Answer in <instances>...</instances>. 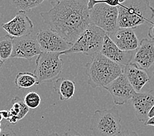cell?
<instances>
[{
    "label": "cell",
    "instance_id": "obj_8",
    "mask_svg": "<svg viewBox=\"0 0 154 136\" xmlns=\"http://www.w3.org/2000/svg\"><path fill=\"white\" fill-rule=\"evenodd\" d=\"M35 39L43 53H62L72 45L49 28L39 30Z\"/></svg>",
    "mask_w": 154,
    "mask_h": 136
},
{
    "label": "cell",
    "instance_id": "obj_26",
    "mask_svg": "<svg viewBox=\"0 0 154 136\" xmlns=\"http://www.w3.org/2000/svg\"><path fill=\"white\" fill-rule=\"evenodd\" d=\"M62 136H83L79 134L78 131L74 130H68L66 132H64Z\"/></svg>",
    "mask_w": 154,
    "mask_h": 136
},
{
    "label": "cell",
    "instance_id": "obj_4",
    "mask_svg": "<svg viewBox=\"0 0 154 136\" xmlns=\"http://www.w3.org/2000/svg\"><path fill=\"white\" fill-rule=\"evenodd\" d=\"M121 120L116 106L109 109H98L91 119L90 130L94 136H117L122 132Z\"/></svg>",
    "mask_w": 154,
    "mask_h": 136
},
{
    "label": "cell",
    "instance_id": "obj_18",
    "mask_svg": "<svg viewBox=\"0 0 154 136\" xmlns=\"http://www.w3.org/2000/svg\"><path fill=\"white\" fill-rule=\"evenodd\" d=\"M11 104L12 105V107L9 110V116L7 120L10 123L15 124L26 116L30 109L25 104L24 100H21L19 96L13 98Z\"/></svg>",
    "mask_w": 154,
    "mask_h": 136
},
{
    "label": "cell",
    "instance_id": "obj_33",
    "mask_svg": "<svg viewBox=\"0 0 154 136\" xmlns=\"http://www.w3.org/2000/svg\"><path fill=\"white\" fill-rule=\"evenodd\" d=\"M119 1V3H123V2H125L126 1V0H118Z\"/></svg>",
    "mask_w": 154,
    "mask_h": 136
},
{
    "label": "cell",
    "instance_id": "obj_25",
    "mask_svg": "<svg viewBox=\"0 0 154 136\" xmlns=\"http://www.w3.org/2000/svg\"><path fill=\"white\" fill-rule=\"evenodd\" d=\"M117 136H141V135H138L137 132H135L134 131L127 130V131H122Z\"/></svg>",
    "mask_w": 154,
    "mask_h": 136
},
{
    "label": "cell",
    "instance_id": "obj_12",
    "mask_svg": "<svg viewBox=\"0 0 154 136\" xmlns=\"http://www.w3.org/2000/svg\"><path fill=\"white\" fill-rule=\"evenodd\" d=\"M100 53L122 66H125L131 63L134 56V51H125L120 49L107 34L104 36Z\"/></svg>",
    "mask_w": 154,
    "mask_h": 136
},
{
    "label": "cell",
    "instance_id": "obj_31",
    "mask_svg": "<svg viewBox=\"0 0 154 136\" xmlns=\"http://www.w3.org/2000/svg\"><path fill=\"white\" fill-rule=\"evenodd\" d=\"M48 136H59V135L56 133V132H53V133L49 134Z\"/></svg>",
    "mask_w": 154,
    "mask_h": 136
},
{
    "label": "cell",
    "instance_id": "obj_13",
    "mask_svg": "<svg viewBox=\"0 0 154 136\" xmlns=\"http://www.w3.org/2000/svg\"><path fill=\"white\" fill-rule=\"evenodd\" d=\"M135 115L139 122L145 123L148 119V114L154 105V90L146 92H136L132 98Z\"/></svg>",
    "mask_w": 154,
    "mask_h": 136
},
{
    "label": "cell",
    "instance_id": "obj_11",
    "mask_svg": "<svg viewBox=\"0 0 154 136\" xmlns=\"http://www.w3.org/2000/svg\"><path fill=\"white\" fill-rule=\"evenodd\" d=\"M25 11H19L13 19L2 24L7 34L13 38H21L30 35L34 30V24Z\"/></svg>",
    "mask_w": 154,
    "mask_h": 136
},
{
    "label": "cell",
    "instance_id": "obj_23",
    "mask_svg": "<svg viewBox=\"0 0 154 136\" xmlns=\"http://www.w3.org/2000/svg\"><path fill=\"white\" fill-rule=\"evenodd\" d=\"M98 3H106V4L113 7H117L120 4L118 0H88V9L91 10Z\"/></svg>",
    "mask_w": 154,
    "mask_h": 136
},
{
    "label": "cell",
    "instance_id": "obj_34",
    "mask_svg": "<svg viewBox=\"0 0 154 136\" xmlns=\"http://www.w3.org/2000/svg\"><path fill=\"white\" fill-rule=\"evenodd\" d=\"M153 76H154V70H153Z\"/></svg>",
    "mask_w": 154,
    "mask_h": 136
},
{
    "label": "cell",
    "instance_id": "obj_19",
    "mask_svg": "<svg viewBox=\"0 0 154 136\" xmlns=\"http://www.w3.org/2000/svg\"><path fill=\"white\" fill-rule=\"evenodd\" d=\"M14 84L18 89H29L35 84H38V79L34 73L19 72L15 77Z\"/></svg>",
    "mask_w": 154,
    "mask_h": 136
},
{
    "label": "cell",
    "instance_id": "obj_16",
    "mask_svg": "<svg viewBox=\"0 0 154 136\" xmlns=\"http://www.w3.org/2000/svg\"><path fill=\"white\" fill-rule=\"evenodd\" d=\"M134 61L140 68L148 69L154 64V45L153 41L148 39H142L137 52Z\"/></svg>",
    "mask_w": 154,
    "mask_h": 136
},
{
    "label": "cell",
    "instance_id": "obj_10",
    "mask_svg": "<svg viewBox=\"0 0 154 136\" xmlns=\"http://www.w3.org/2000/svg\"><path fill=\"white\" fill-rule=\"evenodd\" d=\"M42 53L35 37L30 35L13 38V49L11 58L31 60Z\"/></svg>",
    "mask_w": 154,
    "mask_h": 136
},
{
    "label": "cell",
    "instance_id": "obj_2",
    "mask_svg": "<svg viewBox=\"0 0 154 136\" xmlns=\"http://www.w3.org/2000/svg\"><path fill=\"white\" fill-rule=\"evenodd\" d=\"M123 68L100 53H97L85 65L87 83L93 89L107 86L123 73Z\"/></svg>",
    "mask_w": 154,
    "mask_h": 136
},
{
    "label": "cell",
    "instance_id": "obj_7",
    "mask_svg": "<svg viewBox=\"0 0 154 136\" xmlns=\"http://www.w3.org/2000/svg\"><path fill=\"white\" fill-rule=\"evenodd\" d=\"M91 24L103 30L109 35L118 28L117 7L108 5L106 3H98L89 10Z\"/></svg>",
    "mask_w": 154,
    "mask_h": 136
},
{
    "label": "cell",
    "instance_id": "obj_29",
    "mask_svg": "<svg viewBox=\"0 0 154 136\" xmlns=\"http://www.w3.org/2000/svg\"><path fill=\"white\" fill-rule=\"evenodd\" d=\"M154 116V105L152 106V107L150 109L149 111L148 114V119L150 118H152V117Z\"/></svg>",
    "mask_w": 154,
    "mask_h": 136
},
{
    "label": "cell",
    "instance_id": "obj_30",
    "mask_svg": "<svg viewBox=\"0 0 154 136\" xmlns=\"http://www.w3.org/2000/svg\"><path fill=\"white\" fill-rule=\"evenodd\" d=\"M5 62L2 60L1 59V58H0V71L2 70V69L3 68V66H4Z\"/></svg>",
    "mask_w": 154,
    "mask_h": 136
},
{
    "label": "cell",
    "instance_id": "obj_9",
    "mask_svg": "<svg viewBox=\"0 0 154 136\" xmlns=\"http://www.w3.org/2000/svg\"><path fill=\"white\" fill-rule=\"evenodd\" d=\"M103 88L110 94L113 103L117 105L125 104L137 92L123 73Z\"/></svg>",
    "mask_w": 154,
    "mask_h": 136
},
{
    "label": "cell",
    "instance_id": "obj_14",
    "mask_svg": "<svg viewBox=\"0 0 154 136\" xmlns=\"http://www.w3.org/2000/svg\"><path fill=\"white\" fill-rule=\"evenodd\" d=\"M120 49L125 51H134L138 49V37L132 28H118L112 34L108 35Z\"/></svg>",
    "mask_w": 154,
    "mask_h": 136
},
{
    "label": "cell",
    "instance_id": "obj_17",
    "mask_svg": "<svg viewBox=\"0 0 154 136\" xmlns=\"http://www.w3.org/2000/svg\"><path fill=\"white\" fill-rule=\"evenodd\" d=\"M54 90L59 95L60 101H66L71 99L75 94V83L72 80L58 78L54 83Z\"/></svg>",
    "mask_w": 154,
    "mask_h": 136
},
{
    "label": "cell",
    "instance_id": "obj_3",
    "mask_svg": "<svg viewBox=\"0 0 154 136\" xmlns=\"http://www.w3.org/2000/svg\"><path fill=\"white\" fill-rule=\"evenodd\" d=\"M117 24L120 28L135 29L154 18V8L149 0H126L117 6Z\"/></svg>",
    "mask_w": 154,
    "mask_h": 136
},
{
    "label": "cell",
    "instance_id": "obj_35",
    "mask_svg": "<svg viewBox=\"0 0 154 136\" xmlns=\"http://www.w3.org/2000/svg\"><path fill=\"white\" fill-rule=\"evenodd\" d=\"M153 45H154V41H153Z\"/></svg>",
    "mask_w": 154,
    "mask_h": 136
},
{
    "label": "cell",
    "instance_id": "obj_21",
    "mask_svg": "<svg viewBox=\"0 0 154 136\" xmlns=\"http://www.w3.org/2000/svg\"><path fill=\"white\" fill-rule=\"evenodd\" d=\"M45 1L47 0H10L14 8L18 11H23L25 12L30 11Z\"/></svg>",
    "mask_w": 154,
    "mask_h": 136
},
{
    "label": "cell",
    "instance_id": "obj_15",
    "mask_svg": "<svg viewBox=\"0 0 154 136\" xmlns=\"http://www.w3.org/2000/svg\"><path fill=\"white\" fill-rule=\"evenodd\" d=\"M123 73L137 92H140L150 80L146 69L140 68L136 63L131 62L124 66Z\"/></svg>",
    "mask_w": 154,
    "mask_h": 136
},
{
    "label": "cell",
    "instance_id": "obj_22",
    "mask_svg": "<svg viewBox=\"0 0 154 136\" xmlns=\"http://www.w3.org/2000/svg\"><path fill=\"white\" fill-rule=\"evenodd\" d=\"M41 98L35 92H30L25 95L24 101L29 109H36L41 104Z\"/></svg>",
    "mask_w": 154,
    "mask_h": 136
},
{
    "label": "cell",
    "instance_id": "obj_27",
    "mask_svg": "<svg viewBox=\"0 0 154 136\" xmlns=\"http://www.w3.org/2000/svg\"><path fill=\"white\" fill-rule=\"evenodd\" d=\"M148 35L152 41H154V24L149 28L148 32Z\"/></svg>",
    "mask_w": 154,
    "mask_h": 136
},
{
    "label": "cell",
    "instance_id": "obj_5",
    "mask_svg": "<svg viewBox=\"0 0 154 136\" xmlns=\"http://www.w3.org/2000/svg\"><path fill=\"white\" fill-rule=\"evenodd\" d=\"M106 34L101 28L90 24L71 47L60 54L66 55L72 53H82L87 56H93L100 53Z\"/></svg>",
    "mask_w": 154,
    "mask_h": 136
},
{
    "label": "cell",
    "instance_id": "obj_20",
    "mask_svg": "<svg viewBox=\"0 0 154 136\" xmlns=\"http://www.w3.org/2000/svg\"><path fill=\"white\" fill-rule=\"evenodd\" d=\"M13 49V38L5 35L0 38V58L5 62L11 58Z\"/></svg>",
    "mask_w": 154,
    "mask_h": 136
},
{
    "label": "cell",
    "instance_id": "obj_6",
    "mask_svg": "<svg viewBox=\"0 0 154 136\" xmlns=\"http://www.w3.org/2000/svg\"><path fill=\"white\" fill-rule=\"evenodd\" d=\"M60 53L42 52L35 60L34 73L38 77V85L58 79L63 70L64 62Z\"/></svg>",
    "mask_w": 154,
    "mask_h": 136
},
{
    "label": "cell",
    "instance_id": "obj_32",
    "mask_svg": "<svg viewBox=\"0 0 154 136\" xmlns=\"http://www.w3.org/2000/svg\"><path fill=\"white\" fill-rule=\"evenodd\" d=\"M3 119V116L2 115V111H0V122H2V120Z\"/></svg>",
    "mask_w": 154,
    "mask_h": 136
},
{
    "label": "cell",
    "instance_id": "obj_24",
    "mask_svg": "<svg viewBox=\"0 0 154 136\" xmlns=\"http://www.w3.org/2000/svg\"><path fill=\"white\" fill-rule=\"evenodd\" d=\"M0 136H17V135L8 125H5L2 128V131L0 133Z\"/></svg>",
    "mask_w": 154,
    "mask_h": 136
},
{
    "label": "cell",
    "instance_id": "obj_28",
    "mask_svg": "<svg viewBox=\"0 0 154 136\" xmlns=\"http://www.w3.org/2000/svg\"><path fill=\"white\" fill-rule=\"evenodd\" d=\"M145 126H153L154 127V116L152 118H150L146 121L144 123Z\"/></svg>",
    "mask_w": 154,
    "mask_h": 136
},
{
    "label": "cell",
    "instance_id": "obj_1",
    "mask_svg": "<svg viewBox=\"0 0 154 136\" xmlns=\"http://www.w3.org/2000/svg\"><path fill=\"white\" fill-rule=\"evenodd\" d=\"M88 0H51V9L40 16L51 30L73 45L91 24Z\"/></svg>",
    "mask_w": 154,
    "mask_h": 136
}]
</instances>
